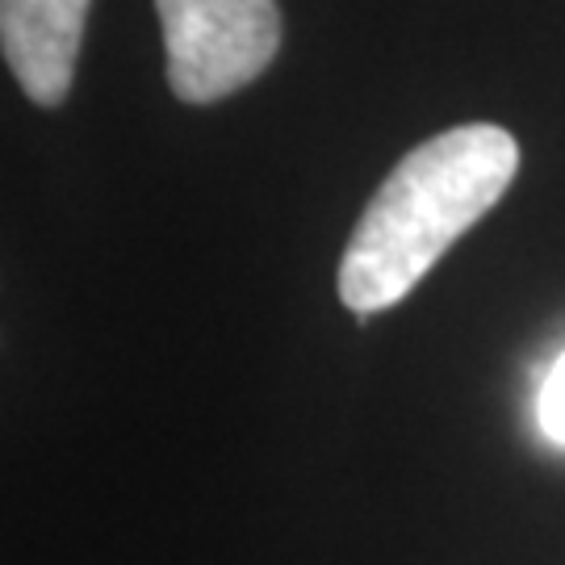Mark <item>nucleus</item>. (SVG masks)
I'll list each match as a JSON object with an SVG mask.
<instances>
[{
	"instance_id": "20e7f679",
	"label": "nucleus",
	"mask_w": 565,
	"mask_h": 565,
	"mask_svg": "<svg viewBox=\"0 0 565 565\" xmlns=\"http://www.w3.org/2000/svg\"><path fill=\"white\" fill-rule=\"evenodd\" d=\"M541 427L548 440L565 445V356L553 364L545 390H541Z\"/></svg>"
},
{
	"instance_id": "f03ea898",
	"label": "nucleus",
	"mask_w": 565,
	"mask_h": 565,
	"mask_svg": "<svg viewBox=\"0 0 565 565\" xmlns=\"http://www.w3.org/2000/svg\"><path fill=\"white\" fill-rule=\"evenodd\" d=\"M168 84L189 105H214L268 72L281 51L277 0H156Z\"/></svg>"
},
{
	"instance_id": "f257e3e1",
	"label": "nucleus",
	"mask_w": 565,
	"mask_h": 565,
	"mask_svg": "<svg viewBox=\"0 0 565 565\" xmlns=\"http://www.w3.org/2000/svg\"><path fill=\"white\" fill-rule=\"evenodd\" d=\"M520 142L494 121L440 130L394 163L343 247L340 298L352 315L398 306L469 226L503 202Z\"/></svg>"
},
{
	"instance_id": "7ed1b4c3",
	"label": "nucleus",
	"mask_w": 565,
	"mask_h": 565,
	"mask_svg": "<svg viewBox=\"0 0 565 565\" xmlns=\"http://www.w3.org/2000/svg\"><path fill=\"white\" fill-rule=\"evenodd\" d=\"M93 0H0V55L34 105L55 109L76 81Z\"/></svg>"
}]
</instances>
